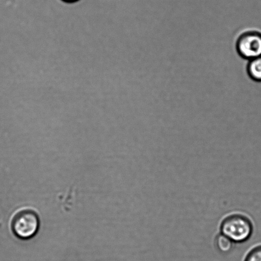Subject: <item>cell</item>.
<instances>
[{
	"instance_id": "cell-5",
	"label": "cell",
	"mask_w": 261,
	"mask_h": 261,
	"mask_svg": "<svg viewBox=\"0 0 261 261\" xmlns=\"http://www.w3.org/2000/svg\"><path fill=\"white\" fill-rule=\"evenodd\" d=\"M216 244L217 249L220 252L227 254L231 251L233 248L234 242L229 238L221 233L216 237Z\"/></svg>"
},
{
	"instance_id": "cell-4",
	"label": "cell",
	"mask_w": 261,
	"mask_h": 261,
	"mask_svg": "<svg viewBox=\"0 0 261 261\" xmlns=\"http://www.w3.org/2000/svg\"><path fill=\"white\" fill-rule=\"evenodd\" d=\"M247 71L250 78L253 80L261 82V56L249 60Z\"/></svg>"
},
{
	"instance_id": "cell-2",
	"label": "cell",
	"mask_w": 261,
	"mask_h": 261,
	"mask_svg": "<svg viewBox=\"0 0 261 261\" xmlns=\"http://www.w3.org/2000/svg\"><path fill=\"white\" fill-rule=\"evenodd\" d=\"M221 230L222 234L234 243H243L247 241L252 236L253 224L246 216L231 215L222 221Z\"/></svg>"
},
{
	"instance_id": "cell-7",
	"label": "cell",
	"mask_w": 261,
	"mask_h": 261,
	"mask_svg": "<svg viewBox=\"0 0 261 261\" xmlns=\"http://www.w3.org/2000/svg\"><path fill=\"white\" fill-rule=\"evenodd\" d=\"M65 3H67V4H73V3L77 2L79 0H61Z\"/></svg>"
},
{
	"instance_id": "cell-3",
	"label": "cell",
	"mask_w": 261,
	"mask_h": 261,
	"mask_svg": "<svg viewBox=\"0 0 261 261\" xmlns=\"http://www.w3.org/2000/svg\"><path fill=\"white\" fill-rule=\"evenodd\" d=\"M237 49L242 57L252 60L261 56V33L255 31L245 32L240 36Z\"/></svg>"
},
{
	"instance_id": "cell-6",
	"label": "cell",
	"mask_w": 261,
	"mask_h": 261,
	"mask_svg": "<svg viewBox=\"0 0 261 261\" xmlns=\"http://www.w3.org/2000/svg\"><path fill=\"white\" fill-rule=\"evenodd\" d=\"M245 261H261V245L250 250Z\"/></svg>"
},
{
	"instance_id": "cell-1",
	"label": "cell",
	"mask_w": 261,
	"mask_h": 261,
	"mask_svg": "<svg viewBox=\"0 0 261 261\" xmlns=\"http://www.w3.org/2000/svg\"><path fill=\"white\" fill-rule=\"evenodd\" d=\"M40 227V219L35 210L23 207L17 211L11 220V229L18 239L29 240L37 234Z\"/></svg>"
}]
</instances>
